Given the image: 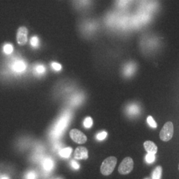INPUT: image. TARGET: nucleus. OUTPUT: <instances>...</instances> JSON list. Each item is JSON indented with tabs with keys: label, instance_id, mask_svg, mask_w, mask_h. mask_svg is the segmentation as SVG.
Instances as JSON below:
<instances>
[{
	"label": "nucleus",
	"instance_id": "obj_1",
	"mask_svg": "<svg viewBox=\"0 0 179 179\" xmlns=\"http://www.w3.org/2000/svg\"><path fill=\"white\" fill-rule=\"evenodd\" d=\"M72 114L70 111H65L60 118L56 122L50 131V138L53 141H58L67 128L71 120Z\"/></svg>",
	"mask_w": 179,
	"mask_h": 179
},
{
	"label": "nucleus",
	"instance_id": "obj_2",
	"mask_svg": "<svg viewBox=\"0 0 179 179\" xmlns=\"http://www.w3.org/2000/svg\"><path fill=\"white\" fill-rule=\"evenodd\" d=\"M117 159L115 157H109L106 158L104 161H103L100 171L102 175L107 176L110 175L114 171V168L116 166Z\"/></svg>",
	"mask_w": 179,
	"mask_h": 179
},
{
	"label": "nucleus",
	"instance_id": "obj_3",
	"mask_svg": "<svg viewBox=\"0 0 179 179\" xmlns=\"http://www.w3.org/2000/svg\"><path fill=\"white\" fill-rule=\"evenodd\" d=\"M174 133V126L172 122L168 121L164 125L160 132V138L163 141H168L172 138Z\"/></svg>",
	"mask_w": 179,
	"mask_h": 179
},
{
	"label": "nucleus",
	"instance_id": "obj_4",
	"mask_svg": "<svg viewBox=\"0 0 179 179\" xmlns=\"http://www.w3.org/2000/svg\"><path fill=\"white\" fill-rule=\"evenodd\" d=\"M133 168V161L131 157H125L118 168V171L121 175H128L132 171Z\"/></svg>",
	"mask_w": 179,
	"mask_h": 179
},
{
	"label": "nucleus",
	"instance_id": "obj_5",
	"mask_svg": "<svg viewBox=\"0 0 179 179\" xmlns=\"http://www.w3.org/2000/svg\"><path fill=\"white\" fill-rule=\"evenodd\" d=\"M70 135L71 139L77 143L82 144L84 143L87 141L86 136L84 135L81 131L78 129H72L70 132Z\"/></svg>",
	"mask_w": 179,
	"mask_h": 179
},
{
	"label": "nucleus",
	"instance_id": "obj_6",
	"mask_svg": "<svg viewBox=\"0 0 179 179\" xmlns=\"http://www.w3.org/2000/svg\"><path fill=\"white\" fill-rule=\"evenodd\" d=\"M41 164L42 168L46 173L51 172L55 168V162L53 159L49 157H45L42 159Z\"/></svg>",
	"mask_w": 179,
	"mask_h": 179
},
{
	"label": "nucleus",
	"instance_id": "obj_7",
	"mask_svg": "<svg viewBox=\"0 0 179 179\" xmlns=\"http://www.w3.org/2000/svg\"><path fill=\"white\" fill-rule=\"evenodd\" d=\"M27 29L25 27H22L18 29L17 35V41L19 45H24L27 41Z\"/></svg>",
	"mask_w": 179,
	"mask_h": 179
},
{
	"label": "nucleus",
	"instance_id": "obj_8",
	"mask_svg": "<svg viewBox=\"0 0 179 179\" xmlns=\"http://www.w3.org/2000/svg\"><path fill=\"white\" fill-rule=\"evenodd\" d=\"M126 114L130 117H136L140 114L141 108L139 105L136 103H131L126 107Z\"/></svg>",
	"mask_w": 179,
	"mask_h": 179
},
{
	"label": "nucleus",
	"instance_id": "obj_9",
	"mask_svg": "<svg viewBox=\"0 0 179 179\" xmlns=\"http://www.w3.org/2000/svg\"><path fill=\"white\" fill-rule=\"evenodd\" d=\"M11 68H12V70L15 72L21 73L25 70L27 68V65H26V63L23 60H17L13 63Z\"/></svg>",
	"mask_w": 179,
	"mask_h": 179
},
{
	"label": "nucleus",
	"instance_id": "obj_10",
	"mask_svg": "<svg viewBox=\"0 0 179 179\" xmlns=\"http://www.w3.org/2000/svg\"><path fill=\"white\" fill-rule=\"evenodd\" d=\"M74 157L76 159H84L86 160L88 158V151L86 147H79L76 150L74 153Z\"/></svg>",
	"mask_w": 179,
	"mask_h": 179
},
{
	"label": "nucleus",
	"instance_id": "obj_11",
	"mask_svg": "<svg viewBox=\"0 0 179 179\" xmlns=\"http://www.w3.org/2000/svg\"><path fill=\"white\" fill-rule=\"evenodd\" d=\"M144 148L147 153L156 154L157 152V146L151 141H146L143 144Z\"/></svg>",
	"mask_w": 179,
	"mask_h": 179
},
{
	"label": "nucleus",
	"instance_id": "obj_12",
	"mask_svg": "<svg viewBox=\"0 0 179 179\" xmlns=\"http://www.w3.org/2000/svg\"><path fill=\"white\" fill-rule=\"evenodd\" d=\"M136 69V66L134 63H130L129 64H127L124 70V72L125 76H131L132 75Z\"/></svg>",
	"mask_w": 179,
	"mask_h": 179
},
{
	"label": "nucleus",
	"instance_id": "obj_13",
	"mask_svg": "<svg viewBox=\"0 0 179 179\" xmlns=\"http://www.w3.org/2000/svg\"><path fill=\"white\" fill-rule=\"evenodd\" d=\"M72 148L66 147V148L61 149L59 151V154L62 158L67 159L70 156V155H71L72 153Z\"/></svg>",
	"mask_w": 179,
	"mask_h": 179
},
{
	"label": "nucleus",
	"instance_id": "obj_14",
	"mask_svg": "<svg viewBox=\"0 0 179 179\" xmlns=\"http://www.w3.org/2000/svg\"><path fill=\"white\" fill-rule=\"evenodd\" d=\"M163 168L161 166H158L154 169L152 172L151 179H161Z\"/></svg>",
	"mask_w": 179,
	"mask_h": 179
},
{
	"label": "nucleus",
	"instance_id": "obj_15",
	"mask_svg": "<svg viewBox=\"0 0 179 179\" xmlns=\"http://www.w3.org/2000/svg\"><path fill=\"white\" fill-rule=\"evenodd\" d=\"M82 100H83V96L82 94H78V95H76L72 98L71 101H70V103H71L72 106H78L82 102Z\"/></svg>",
	"mask_w": 179,
	"mask_h": 179
},
{
	"label": "nucleus",
	"instance_id": "obj_16",
	"mask_svg": "<svg viewBox=\"0 0 179 179\" xmlns=\"http://www.w3.org/2000/svg\"><path fill=\"white\" fill-rule=\"evenodd\" d=\"M45 67L42 64H37L35 66L34 71L35 73L37 75H42L45 72Z\"/></svg>",
	"mask_w": 179,
	"mask_h": 179
},
{
	"label": "nucleus",
	"instance_id": "obj_17",
	"mask_svg": "<svg viewBox=\"0 0 179 179\" xmlns=\"http://www.w3.org/2000/svg\"><path fill=\"white\" fill-rule=\"evenodd\" d=\"M37 174L35 171H29L25 173L24 179H37Z\"/></svg>",
	"mask_w": 179,
	"mask_h": 179
},
{
	"label": "nucleus",
	"instance_id": "obj_18",
	"mask_svg": "<svg viewBox=\"0 0 179 179\" xmlns=\"http://www.w3.org/2000/svg\"><path fill=\"white\" fill-rule=\"evenodd\" d=\"M145 161L148 164H151L155 162L156 157H155V155L153 153H147L145 155Z\"/></svg>",
	"mask_w": 179,
	"mask_h": 179
},
{
	"label": "nucleus",
	"instance_id": "obj_19",
	"mask_svg": "<svg viewBox=\"0 0 179 179\" xmlns=\"http://www.w3.org/2000/svg\"><path fill=\"white\" fill-rule=\"evenodd\" d=\"M83 124H84V126L85 128H86V129L90 128L93 125V120L90 117H88L85 120H84Z\"/></svg>",
	"mask_w": 179,
	"mask_h": 179
},
{
	"label": "nucleus",
	"instance_id": "obj_20",
	"mask_svg": "<svg viewBox=\"0 0 179 179\" xmlns=\"http://www.w3.org/2000/svg\"><path fill=\"white\" fill-rule=\"evenodd\" d=\"M147 124H149V125L151 127V128H156L157 127V124L156 123V121H155V120L153 119V117L152 116H148L147 118Z\"/></svg>",
	"mask_w": 179,
	"mask_h": 179
},
{
	"label": "nucleus",
	"instance_id": "obj_21",
	"mask_svg": "<svg viewBox=\"0 0 179 179\" xmlns=\"http://www.w3.org/2000/svg\"><path fill=\"white\" fill-rule=\"evenodd\" d=\"M13 50V47L11 44H6L3 46V52L7 55H10Z\"/></svg>",
	"mask_w": 179,
	"mask_h": 179
},
{
	"label": "nucleus",
	"instance_id": "obj_22",
	"mask_svg": "<svg viewBox=\"0 0 179 179\" xmlns=\"http://www.w3.org/2000/svg\"><path fill=\"white\" fill-rule=\"evenodd\" d=\"M107 133L106 132V131H101V132L98 133L96 135V138L98 141H103V140H104L107 138Z\"/></svg>",
	"mask_w": 179,
	"mask_h": 179
},
{
	"label": "nucleus",
	"instance_id": "obj_23",
	"mask_svg": "<svg viewBox=\"0 0 179 179\" xmlns=\"http://www.w3.org/2000/svg\"><path fill=\"white\" fill-rule=\"evenodd\" d=\"M30 43H31V46H33V47L39 46V39L37 38V37H35V36L33 37L31 39V40H30Z\"/></svg>",
	"mask_w": 179,
	"mask_h": 179
},
{
	"label": "nucleus",
	"instance_id": "obj_24",
	"mask_svg": "<svg viewBox=\"0 0 179 179\" xmlns=\"http://www.w3.org/2000/svg\"><path fill=\"white\" fill-rule=\"evenodd\" d=\"M61 147H62V144H61L60 142H59V141H55V142L53 145V150L55 151H59L61 149Z\"/></svg>",
	"mask_w": 179,
	"mask_h": 179
},
{
	"label": "nucleus",
	"instance_id": "obj_25",
	"mask_svg": "<svg viewBox=\"0 0 179 179\" xmlns=\"http://www.w3.org/2000/svg\"><path fill=\"white\" fill-rule=\"evenodd\" d=\"M51 66H52V68H53L55 70H56V71H59V70L62 69V67H61V65L57 63H52Z\"/></svg>",
	"mask_w": 179,
	"mask_h": 179
},
{
	"label": "nucleus",
	"instance_id": "obj_26",
	"mask_svg": "<svg viewBox=\"0 0 179 179\" xmlns=\"http://www.w3.org/2000/svg\"><path fill=\"white\" fill-rule=\"evenodd\" d=\"M71 164V167L73 168V169H74V170H78L80 168V164L76 161H75L74 160L71 161V164Z\"/></svg>",
	"mask_w": 179,
	"mask_h": 179
},
{
	"label": "nucleus",
	"instance_id": "obj_27",
	"mask_svg": "<svg viewBox=\"0 0 179 179\" xmlns=\"http://www.w3.org/2000/svg\"><path fill=\"white\" fill-rule=\"evenodd\" d=\"M128 0H120L119 4L121 6H125V5L128 3Z\"/></svg>",
	"mask_w": 179,
	"mask_h": 179
},
{
	"label": "nucleus",
	"instance_id": "obj_28",
	"mask_svg": "<svg viewBox=\"0 0 179 179\" xmlns=\"http://www.w3.org/2000/svg\"><path fill=\"white\" fill-rule=\"evenodd\" d=\"M0 179H9V178L7 176H6V175H4V176H3Z\"/></svg>",
	"mask_w": 179,
	"mask_h": 179
},
{
	"label": "nucleus",
	"instance_id": "obj_29",
	"mask_svg": "<svg viewBox=\"0 0 179 179\" xmlns=\"http://www.w3.org/2000/svg\"><path fill=\"white\" fill-rule=\"evenodd\" d=\"M55 179H63V178H55Z\"/></svg>",
	"mask_w": 179,
	"mask_h": 179
},
{
	"label": "nucleus",
	"instance_id": "obj_30",
	"mask_svg": "<svg viewBox=\"0 0 179 179\" xmlns=\"http://www.w3.org/2000/svg\"><path fill=\"white\" fill-rule=\"evenodd\" d=\"M145 179H149L148 178H145Z\"/></svg>",
	"mask_w": 179,
	"mask_h": 179
},
{
	"label": "nucleus",
	"instance_id": "obj_31",
	"mask_svg": "<svg viewBox=\"0 0 179 179\" xmlns=\"http://www.w3.org/2000/svg\"><path fill=\"white\" fill-rule=\"evenodd\" d=\"M178 169H179V165H178Z\"/></svg>",
	"mask_w": 179,
	"mask_h": 179
}]
</instances>
